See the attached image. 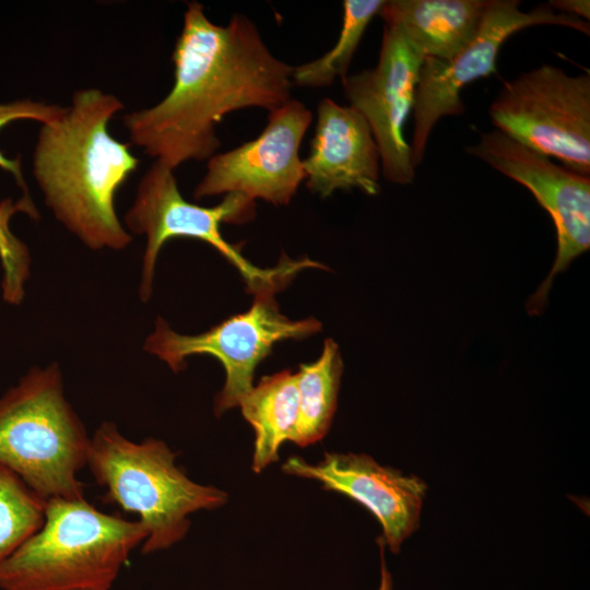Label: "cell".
Returning a JSON list of instances; mask_svg holds the SVG:
<instances>
[{"mask_svg": "<svg viewBox=\"0 0 590 590\" xmlns=\"http://www.w3.org/2000/svg\"><path fill=\"white\" fill-rule=\"evenodd\" d=\"M256 215V202L240 193H227L211 208L188 202L179 191L174 170L153 162L141 177L134 200L123 215L127 231L144 235L139 296L149 300L162 247L172 238L188 237L215 248L241 275L251 294H274L305 268H321L308 258L293 260L284 253L274 268L253 266L221 233V224H244Z\"/></svg>", "mask_w": 590, "mask_h": 590, "instance_id": "obj_6", "label": "cell"}, {"mask_svg": "<svg viewBox=\"0 0 590 590\" xmlns=\"http://www.w3.org/2000/svg\"><path fill=\"white\" fill-rule=\"evenodd\" d=\"M122 109L111 93L76 90L59 118L40 125L34 148L33 175L46 206L92 250H122L132 241L115 197L140 161L108 130Z\"/></svg>", "mask_w": 590, "mask_h": 590, "instance_id": "obj_2", "label": "cell"}, {"mask_svg": "<svg viewBox=\"0 0 590 590\" xmlns=\"http://www.w3.org/2000/svg\"><path fill=\"white\" fill-rule=\"evenodd\" d=\"M47 502L0 464V565L43 526Z\"/></svg>", "mask_w": 590, "mask_h": 590, "instance_id": "obj_19", "label": "cell"}, {"mask_svg": "<svg viewBox=\"0 0 590 590\" xmlns=\"http://www.w3.org/2000/svg\"><path fill=\"white\" fill-rule=\"evenodd\" d=\"M465 150L530 190L554 223L555 261L527 303L530 315H540L547 304L555 275L590 247V177L552 162L497 129L481 133Z\"/></svg>", "mask_w": 590, "mask_h": 590, "instance_id": "obj_10", "label": "cell"}, {"mask_svg": "<svg viewBox=\"0 0 590 590\" xmlns=\"http://www.w3.org/2000/svg\"><path fill=\"white\" fill-rule=\"evenodd\" d=\"M172 61L167 95L122 117L131 142L172 170L216 154V125L225 115L249 107L270 113L292 99L294 67L276 58L240 13L217 25L201 3L189 2Z\"/></svg>", "mask_w": 590, "mask_h": 590, "instance_id": "obj_1", "label": "cell"}, {"mask_svg": "<svg viewBox=\"0 0 590 590\" xmlns=\"http://www.w3.org/2000/svg\"><path fill=\"white\" fill-rule=\"evenodd\" d=\"M321 330L315 318L292 320L284 316L274 294H257L252 306L232 316L209 330L180 334L157 318L153 332L145 339L144 351L164 361L174 371L186 366V358L210 355L219 359L225 370V382L214 399V413L222 415L237 408L253 387L257 366L272 351L275 343L300 340Z\"/></svg>", "mask_w": 590, "mask_h": 590, "instance_id": "obj_8", "label": "cell"}, {"mask_svg": "<svg viewBox=\"0 0 590 590\" xmlns=\"http://www.w3.org/2000/svg\"><path fill=\"white\" fill-rule=\"evenodd\" d=\"M491 0H390L378 15L424 58L448 59L476 34Z\"/></svg>", "mask_w": 590, "mask_h": 590, "instance_id": "obj_15", "label": "cell"}, {"mask_svg": "<svg viewBox=\"0 0 590 590\" xmlns=\"http://www.w3.org/2000/svg\"><path fill=\"white\" fill-rule=\"evenodd\" d=\"M90 442L57 364L33 367L0 399V464L46 502L84 498L78 474Z\"/></svg>", "mask_w": 590, "mask_h": 590, "instance_id": "obj_5", "label": "cell"}, {"mask_svg": "<svg viewBox=\"0 0 590 590\" xmlns=\"http://www.w3.org/2000/svg\"><path fill=\"white\" fill-rule=\"evenodd\" d=\"M23 212L33 220L39 212L31 194H22L16 201L4 198L0 201V262L2 267V297L12 305H19L25 296V282L30 276L31 255L27 246L10 228L15 213Z\"/></svg>", "mask_w": 590, "mask_h": 590, "instance_id": "obj_20", "label": "cell"}, {"mask_svg": "<svg viewBox=\"0 0 590 590\" xmlns=\"http://www.w3.org/2000/svg\"><path fill=\"white\" fill-rule=\"evenodd\" d=\"M311 121L309 108L294 98L270 111L256 139L208 160L194 199L240 193L253 201L287 205L306 179L299 148Z\"/></svg>", "mask_w": 590, "mask_h": 590, "instance_id": "obj_11", "label": "cell"}, {"mask_svg": "<svg viewBox=\"0 0 590 590\" xmlns=\"http://www.w3.org/2000/svg\"><path fill=\"white\" fill-rule=\"evenodd\" d=\"M177 455L161 439L134 442L113 422H103L91 437L87 463L104 499L134 512L148 536L141 552L151 554L180 542L189 531V516L227 503V494L199 484L176 465Z\"/></svg>", "mask_w": 590, "mask_h": 590, "instance_id": "obj_4", "label": "cell"}, {"mask_svg": "<svg viewBox=\"0 0 590 590\" xmlns=\"http://www.w3.org/2000/svg\"><path fill=\"white\" fill-rule=\"evenodd\" d=\"M384 0H344L343 22L334 46L323 56L294 67L293 84L306 87L331 85L337 78L341 81L347 71L361 39Z\"/></svg>", "mask_w": 590, "mask_h": 590, "instance_id": "obj_18", "label": "cell"}, {"mask_svg": "<svg viewBox=\"0 0 590 590\" xmlns=\"http://www.w3.org/2000/svg\"><path fill=\"white\" fill-rule=\"evenodd\" d=\"M306 187L321 198L337 190L380 192V153L363 116L351 106L323 98L308 156L303 160Z\"/></svg>", "mask_w": 590, "mask_h": 590, "instance_id": "obj_14", "label": "cell"}, {"mask_svg": "<svg viewBox=\"0 0 590 590\" xmlns=\"http://www.w3.org/2000/svg\"><path fill=\"white\" fill-rule=\"evenodd\" d=\"M238 406L255 432L251 467L260 473L279 461L282 444L293 434L298 414L296 374L286 369L262 377Z\"/></svg>", "mask_w": 590, "mask_h": 590, "instance_id": "obj_16", "label": "cell"}, {"mask_svg": "<svg viewBox=\"0 0 590 590\" xmlns=\"http://www.w3.org/2000/svg\"><path fill=\"white\" fill-rule=\"evenodd\" d=\"M66 107L31 98L0 103V130L12 121L34 120L47 123L59 118ZM0 168L14 177L22 194H30L25 182L20 156L10 158L0 150Z\"/></svg>", "mask_w": 590, "mask_h": 590, "instance_id": "obj_21", "label": "cell"}, {"mask_svg": "<svg viewBox=\"0 0 590 590\" xmlns=\"http://www.w3.org/2000/svg\"><path fill=\"white\" fill-rule=\"evenodd\" d=\"M282 470L317 481L322 488L343 494L368 509L381 526L379 541L392 553H398L402 543L420 528L426 483L415 475L381 465L366 453L326 452L317 463L291 457Z\"/></svg>", "mask_w": 590, "mask_h": 590, "instance_id": "obj_13", "label": "cell"}, {"mask_svg": "<svg viewBox=\"0 0 590 590\" xmlns=\"http://www.w3.org/2000/svg\"><path fill=\"white\" fill-rule=\"evenodd\" d=\"M380 545V555H381V577L380 585L378 590H392V579L391 575L387 569L385 557H384V544L378 542Z\"/></svg>", "mask_w": 590, "mask_h": 590, "instance_id": "obj_23", "label": "cell"}, {"mask_svg": "<svg viewBox=\"0 0 590 590\" xmlns=\"http://www.w3.org/2000/svg\"><path fill=\"white\" fill-rule=\"evenodd\" d=\"M342 371V356L332 339L324 341L317 361L299 365L295 373L298 414L290 441L307 447L327 435L337 410Z\"/></svg>", "mask_w": 590, "mask_h": 590, "instance_id": "obj_17", "label": "cell"}, {"mask_svg": "<svg viewBox=\"0 0 590 590\" xmlns=\"http://www.w3.org/2000/svg\"><path fill=\"white\" fill-rule=\"evenodd\" d=\"M497 130L590 177V75L542 64L506 81L488 108Z\"/></svg>", "mask_w": 590, "mask_h": 590, "instance_id": "obj_7", "label": "cell"}, {"mask_svg": "<svg viewBox=\"0 0 590 590\" xmlns=\"http://www.w3.org/2000/svg\"><path fill=\"white\" fill-rule=\"evenodd\" d=\"M541 24L590 34L588 22L556 12L550 5L523 12L518 0H491L476 34L459 52L448 59L424 58L412 110L414 129L410 149L414 167L424 158L435 125L445 116L464 113L460 96L463 87L496 72L500 48L512 34Z\"/></svg>", "mask_w": 590, "mask_h": 590, "instance_id": "obj_9", "label": "cell"}, {"mask_svg": "<svg viewBox=\"0 0 590 590\" xmlns=\"http://www.w3.org/2000/svg\"><path fill=\"white\" fill-rule=\"evenodd\" d=\"M548 5L556 12L575 16L587 22L590 19L589 0H552Z\"/></svg>", "mask_w": 590, "mask_h": 590, "instance_id": "obj_22", "label": "cell"}, {"mask_svg": "<svg viewBox=\"0 0 590 590\" xmlns=\"http://www.w3.org/2000/svg\"><path fill=\"white\" fill-rule=\"evenodd\" d=\"M423 60L399 28L385 25L377 64L341 81L350 106L373 133L385 178L393 184L408 185L415 177L404 127L413 110Z\"/></svg>", "mask_w": 590, "mask_h": 590, "instance_id": "obj_12", "label": "cell"}, {"mask_svg": "<svg viewBox=\"0 0 590 590\" xmlns=\"http://www.w3.org/2000/svg\"><path fill=\"white\" fill-rule=\"evenodd\" d=\"M148 536L85 498L47 502L42 528L0 565L1 590H110Z\"/></svg>", "mask_w": 590, "mask_h": 590, "instance_id": "obj_3", "label": "cell"}]
</instances>
